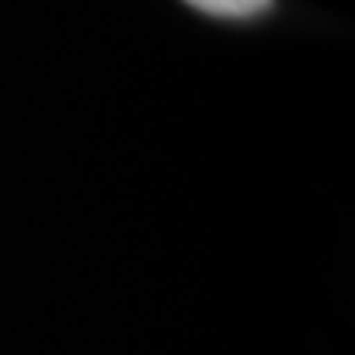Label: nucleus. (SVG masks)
<instances>
[{"mask_svg":"<svg viewBox=\"0 0 355 355\" xmlns=\"http://www.w3.org/2000/svg\"><path fill=\"white\" fill-rule=\"evenodd\" d=\"M188 7L211 17H227V20H243V17H257V13L270 10L273 0H184Z\"/></svg>","mask_w":355,"mask_h":355,"instance_id":"nucleus-1","label":"nucleus"}]
</instances>
